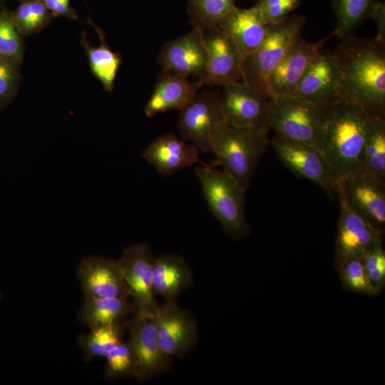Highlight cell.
I'll return each instance as SVG.
<instances>
[{"label":"cell","mask_w":385,"mask_h":385,"mask_svg":"<svg viewBox=\"0 0 385 385\" xmlns=\"http://www.w3.org/2000/svg\"><path fill=\"white\" fill-rule=\"evenodd\" d=\"M340 76L334 51L322 48L302 76L293 95L317 104L329 106L337 101Z\"/></svg>","instance_id":"ac0fdd59"},{"label":"cell","mask_w":385,"mask_h":385,"mask_svg":"<svg viewBox=\"0 0 385 385\" xmlns=\"http://www.w3.org/2000/svg\"><path fill=\"white\" fill-rule=\"evenodd\" d=\"M77 277L84 297H130L118 259L93 255L83 258Z\"/></svg>","instance_id":"5bb4252c"},{"label":"cell","mask_w":385,"mask_h":385,"mask_svg":"<svg viewBox=\"0 0 385 385\" xmlns=\"http://www.w3.org/2000/svg\"><path fill=\"white\" fill-rule=\"evenodd\" d=\"M122 323L90 329L86 334L78 337V345L84 359L89 361L105 357L119 342L123 337Z\"/></svg>","instance_id":"83f0119b"},{"label":"cell","mask_w":385,"mask_h":385,"mask_svg":"<svg viewBox=\"0 0 385 385\" xmlns=\"http://www.w3.org/2000/svg\"><path fill=\"white\" fill-rule=\"evenodd\" d=\"M361 260L370 282L380 291L385 282V252L381 240L370 245Z\"/></svg>","instance_id":"836d02e7"},{"label":"cell","mask_w":385,"mask_h":385,"mask_svg":"<svg viewBox=\"0 0 385 385\" xmlns=\"http://www.w3.org/2000/svg\"><path fill=\"white\" fill-rule=\"evenodd\" d=\"M269 143L279 160L294 174L318 185L333 200L337 183L322 152L309 145L275 136Z\"/></svg>","instance_id":"ba28073f"},{"label":"cell","mask_w":385,"mask_h":385,"mask_svg":"<svg viewBox=\"0 0 385 385\" xmlns=\"http://www.w3.org/2000/svg\"><path fill=\"white\" fill-rule=\"evenodd\" d=\"M376 0H332L336 26L332 36L343 39L351 36L364 21L371 18Z\"/></svg>","instance_id":"4316f807"},{"label":"cell","mask_w":385,"mask_h":385,"mask_svg":"<svg viewBox=\"0 0 385 385\" xmlns=\"http://www.w3.org/2000/svg\"><path fill=\"white\" fill-rule=\"evenodd\" d=\"M371 18H373L377 26V35L375 37L380 42L385 43V6L384 3L376 1Z\"/></svg>","instance_id":"74e56055"},{"label":"cell","mask_w":385,"mask_h":385,"mask_svg":"<svg viewBox=\"0 0 385 385\" xmlns=\"http://www.w3.org/2000/svg\"><path fill=\"white\" fill-rule=\"evenodd\" d=\"M199 151L194 145L169 133L152 141L143 151V157L160 174L168 176L195 163L206 164L199 159Z\"/></svg>","instance_id":"ffe728a7"},{"label":"cell","mask_w":385,"mask_h":385,"mask_svg":"<svg viewBox=\"0 0 385 385\" xmlns=\"http://www.w3.org/2000/svg\"><path fill=\"white\" fill-rule=\"evenodd\" d=\"M19 65L0 56V108L13 97L19 81Z\"/></svg>","instance_id":"d590c367"},{"label":"cell","mask_w":385,"mask_h":385,"mask_svg":"<svg viewBox=\"0 0 385 385\" xmlns=\"http://www.w3.org/2000/svg\"><path fill=\"white\" fill-rule=\"evenodd\" d=\"M201 86L186 76L163 70L144 113L146 116L153 117L168 111H180L193 99Z\"/></svg>","instance_id":"7402d4cb"},{"label":"cell","mask_w":385,"mask_h":385,"mask_svg":"<svg viewBox=\"0 0 385 385\" xmlns=\"http://www.w3.org/2000/svg\"><path fill=\"white\" fill-rule=\"evenodd\" d=\"M340 206L336 240V262L361 258L374 242L381 240L382 232L353 210L339 191L336 192Z\"/></svg>","instance_id":"e0dca14e"},{"label":"cell","mask_w":385,"mask_h":385,"mask_svg":"<svg viewBox=\"0 0 385 385\" xmlns=\"http://www.w3.org/2000/svg\"><path fill=\"white\" fill-rule=\"evenodd\" d=\"M268 26L254 6L249 9L235 6L220 22L217 29L233 41L242 61L260 46Z\"/></svg>","instance_id":"44dd1931"},{"label":"cell","mask_w":385,"mask_h":385,"mask_svg":"<svg viewBox=\"0 0 385 385\" xmlns=\"http://www.w3.org/2000/svg\"><path fill=\"white\" fill-rule=\"evenodd\" d=\"M223 88L220 98L227 124L239 127L266 125L269 97L242 80Z\"/></svg>","instance_id":"9a60e30c"},{"label":"cell","mask_w":385,"mask_h":385,"mask_svg":"<svg viewBox=\"0 0 385 385\" xmlns=\"http://www.w3.org/2000/svg\"><path fill=\"white\" fill-rule=\"evenodd\" d=\"M334 53L341 73L336 101L359 106L371 118H384L385 43L351 35Z\"/></svg>","instance_id":"6da1fadb"},{"label":"cell","mask_w":385,"mask_h":385,"mask_svg":"<svg viewBox=\"0 0 385 385\" xmlns=\"http://www.w3.org/2000/svg\"><path fill=\"white\" fill-rule=\"evenodd\" d=\"M305 22L304 16L297 14L269 25L260 46L242 61V80L270 98L271 75Z\"/></svg>","instance_id":"8992f818"},{"label":"cell","mask_w":385,"mask_h":385,"mask_svg":"<svg viewBox=\"0 0 385 385\" xmlns=\"http://www.w3.org/2000/svg\"><path fill=\"white\" fill-rule=\"evenodd\" d=\"M327 39L311 42L299 34L297 36L271 75V98L293 95L302 76Z\"/></svg>","instance_id":"d6986e66"},{"label":"cell","mask_w":385,"mask_h":385,"mask_svg":"<svg viewBox=\"0 0 385 385\" xmlns=\"http://www.w3.org/2000/svg\"><path fill=\"white\" fill-rule=\"evenodd\" d=\"M236 0H188L187 11L193 27L203 30L217 28L235 6Z\"/></svg>","instance_id":"f1b7e54d"},{"label":"cell","mask_w":385,"mask_h":385,"mask_svg":"<svg viewBox=\"0 0 385 385\" xmlns=\"http://www.w3.org/2000/svg\"><path fill=\"white\" fill-rule=\"evenodd\" d=\"M337 266L347 289L371 295L379 292L370 282L361 258L347 259Z\"/></svg>","instance_id":"d6a6232c"},{"label":"cell","mask_w":385,"mask_h":385,"mask_svg":"<svg viewBox=\"0 0 385 385\" xmlns=\"http://www.w3.org/2000/svg\"><path fill=\"white\" fill-rule=\"evenodd\" d=\"M267 125L239 127L227 124L213 140L210 153L223 170L245 189L258 160L269 143Z\"/></svg>","instance_id":"5b68a950"},{"label":"cell","mask_w":385,"mask_h":385,"mask_svg":"<svg viewBox=\"0 0 385 385\" xmlns=\"http://www.w3.org/2000/svg\"><path fill=\"white\" fill-rule=\"evenodd\" d=\"M349 206L381 232L385 225V183L373 175L357 172L337 184Z\"/></svg>","instance_id":"4fadbf2b"},{"label":"cell","mask_w":385,"mask_h":385,"mask_svg":"<svg viewBox=\"0 0 385 385\" xmlns=\"http://www.w3.org/2000/svg\"><path fill=\"white\" fill-rule=\"evenodd\" d=\"M357 172L373 175L385 183L384 118H371L366 133Z\"/></svg>","instance_id":"484cf974"},{"label":"cell","mask_w":385,"mask_h":385,"mask_svg":"<svg viewBox=\"0 0 385 385\" xmlns=\"http://www.w3.org/2000/svg\"><path fill=\"white\" fill-rule=\"evenodd\" d=\"M89 22L98 34L101 44L97 47L92 46L84 32L81 34V42L87 54L93 74L101 83L106 91L111 92L118 70L122 63L120 55L110 48L106 41L103 31L91 20H89Z\"/></svg>","instance_id":"d4e9b609"},{"label":"cell","mask_w":385,"mask_h":385,"mask_svg":"<svg viewBox=\"0 0 385 385\" xmlns=\"http://www.w3.org/2000/svg\"><path fill=\"white\" fill-rule=\"evenodd\" d=\"M13 14L22 36L39 32L53 18L41 0H21Z\"/></svg>","instance_id":"f546056e"},{"label":"cell","mask_w":385,"mask_h":385,"mask_svg":"<svg viewBox=\"0 0 385 385\" xmlns=\"http://www.w3.org/2000/svg\"><path fill=\"white\" fill-rule=\"evenodd\" d=\"M53 17L63 16L77 19L75 9L71 6L70 0H41Z\"/></svg>","instance_id":"8d00e7d4"},{"label":"cell","mask_w":385,"mask_h":385,"mask_svg":"<svg viewBox=\"0 0 385 385\" xmlns=\"http://www.w3.org/2000/svg\"><path fill=\"white\" fill-rule=\"evenodd\" d=\"M302 0H257L254 5L267 25L282 22L302 3Z\"/></svg>","instance_id":"e575fe53"},{"label":"cell","mask_w":385,"mask_h":385,"mask_svg":"<svg viewBox=\"0 0 385 385\" xmlns=\"http://www.w3.org/2000/svg\"><path fill=\"white\" fill-rule=\"evenodd\" d=\"M227 124L220 96L213 91L197 93L178 117L183 138L203 153H210L213 140Z\"/></svg>","instance_id":"52a82bcc"},{"label":"cell","mask_w":385,"mask_h":385,"mask_svg":"<svg viewBox=\"0 0 385 385\" xmlns=\"http://www.w3.org/2000/svg\"><path fill=\"white\" fill-rule=\"evenodd\" d=\"M153 317L160 348L168 358H182L196 344L198 335L195 319L176 301H165Z\"/></svg>","instance_id":"8fae6325"},{"label":"cell","mask_w":385,"mask_h":385,"mask_svg":"<svg viewBox=\"0 0 385 385\" xmlns=\"http://www.w3.org/2000/svg\"><path fill=\"white\" fill-rule=\"evenodd\" d=\"M154 259L145 243L126 247L118 259L136 314L153 316L159 307L153 289Z\"/></svg>","instance_id":"9c48e42d"},{"label":"cell","mask_w":385,"mask_h":385,"mask_svg":"<svg viewBox=\"0 0 385 385\" xmlns=\"http://www.w3.org/2000/svg\"><path fill=\"white\" fill-rule=\"evenodd\" d=\"M207 63L200 84L227 86L242 81V58L233 41L217 28L204 30Z\"/></svg>","instance_id":"7c38bea8"},{"label":"cell","mask_w":385,"mask_h":385,"mask_svg":"<svg viewBox=\"0 0 385 385\" xmlns=\"http://www.w3.org/2000/svg\"><path fill=\"white\" fill-rule=\"evenodd\" d=\"M153 316L135 313L128 324V342L135 364L134 378L140 381L159 376L170 366L171 359L160 348Z\"/></svg>","instance_id":"30bf717a"},{"label":"cell","mask_w":385,"mask_h":385,"mask_svg":"<svg viewBox=\"0 0 385 385\" xmlns=\"http://www.w3.org/2000/svg\"><path fill=\"white\" fill-rule=\"evenodd\" d=\"M371 118L354 104L335 101L329 105L322 152L337 184L357 172Z\"/></svg>","instance_id":"7a4b0ae2"},{"label":"cell","mask_w":385,"mask_h":385,"mask_svg":"<svg viewBox=\"0 0 385 385\" xmlns=\"http://www.w3.org/2000/svg\"><path fill=\"white\" fill-rule=\"evenodd\" d=\"M21 36L13 13L5 9L0 11V56L19 66L24 55Z\"/></svg>","instance_id":"4dcf8cb0"},{"label":"cell","mask_w":385,"mask_h":385,"mask_svg":"<svg viewBox=\"0 0 385 385\" xmlns=\"http://www.w3.org/2000/svg\"><path fill=\"white\" fill-rule=\"evenodd\" d=\"M192 281L191 269L182 257L165 254L155 257L153 289L165 301H176Z\"/></svg>","instance_id":"603a6c76"},{"label":"cell","mask_w":385,"mask_h":385,"mask_svg":"<svg viewBox=\"0 0 385 385\" xmlns=\"http://www.w3.org/2000/svg\"><path fill=\"white\" fill-rule=\"evenodd\" d=\"M135 307L129 297H84L78 317L88 329L120 324Z\"/></svg>","instance_id":"cb8c5ba5"},{"label":"cell","mask_w":385,"mask_h":385,"mask_svg":"<svg viewBox=\"0 0 385 385\" xmlns=\"http://www.w3.org/2000/svg\"><path fill=\"white\" fill-rule=\"evenodd\" d=\"M205 199L225 232L235 240L250 232L245 215L246 189L225 170L205 164L195 168Z\"/></svg>","instance_id":"277c9868"},{"label":"cell","mask_w":385,"mask_h":385,"mask_svg":"<svg viewBox=\"0 0 385 385\" xmlns=\"http://www.w3.org/2000/svg\"><path fill=\"white\" fill-rule=\"evenodd\" d=\"M158 61L163 70L186 77L194 76L199 81L207 63L204 30L193 27L188 34L167 42L159 53Z\"/></svg>","instance_id":"2e32d148"},{"label":"cell","mask_w":385,"mask_h":385,"mask_svg":"<svg viewBox=\"0 0 385 385\" xmlns=\"http://www.w3.org/2000/svg\"><path fill=\"white\" fill-rule=\"evenodd\" d=\"M329 106L294 95L274 96L270 98L266 125L279 136L322 151Z\"/></svg>","instance_id":"3957f363"},{"label":"cell","mask_w":385,"mask_h":385,"mask_svg":"<svg viewBox=\"0 0 385 385\" xmlns=\"http://www.w3.org/2000/svg\"><path fill=\"white\" fill-rule=\"evenodd\" d=\"M104 358L106 359L104 376L106 379L134 378L135 359L128 341L122 340Z\"/></svg>","instance_id":"1f68e13d"}]
</instances>
